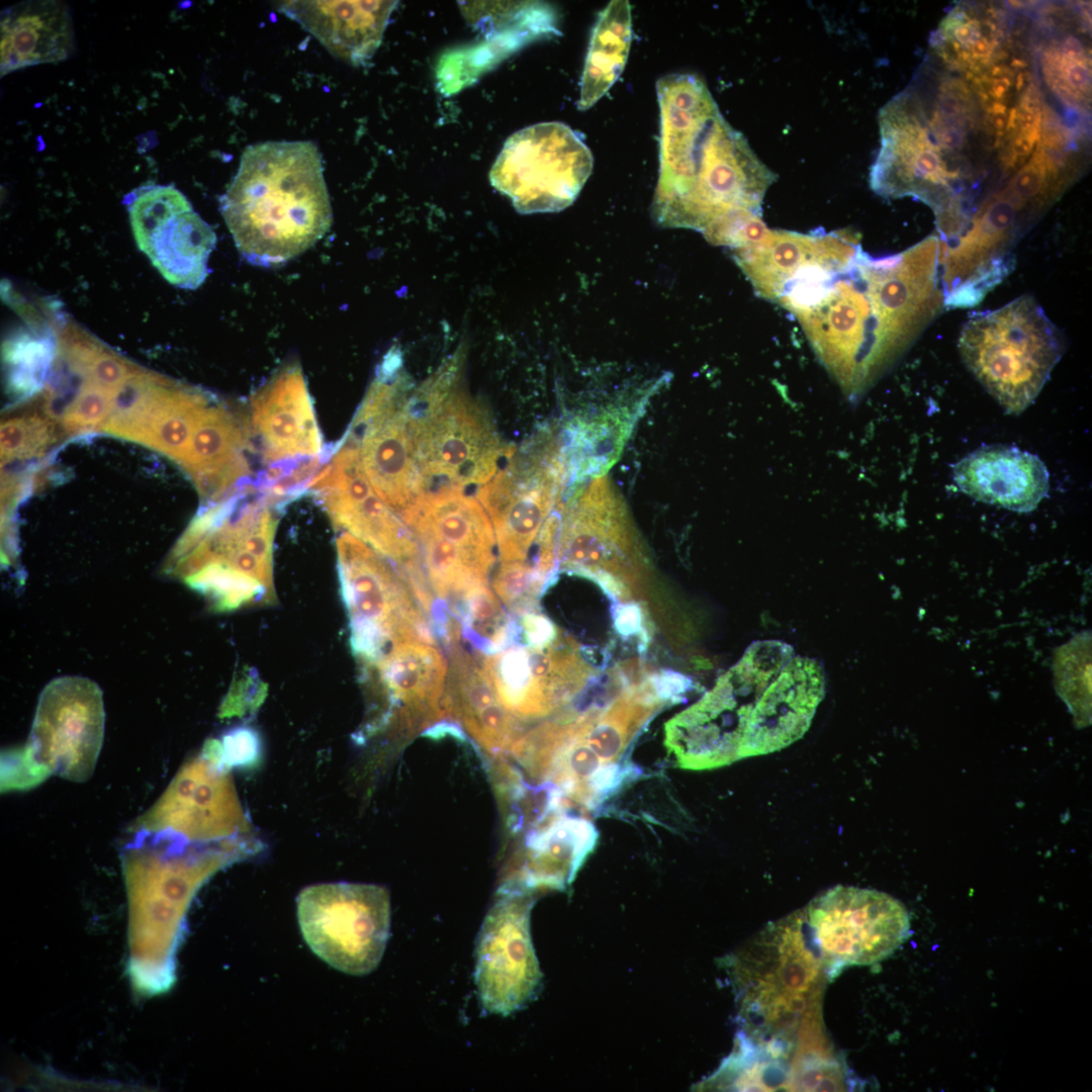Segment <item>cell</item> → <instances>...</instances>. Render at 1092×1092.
I'll return each mask as SVG.
<instances>
[{"label":"cell","mask_w":1092,"mask_h":1092,"mask_svg":"<svg viewBox=\"0 0 1092 1092\" xmlns=\"http://www.w3.org/2000/svg\"><path fill=\"white\" fill-rule=\"evenodd\" d=\"M772 302L796 317L829 375L857 399L944 306L939 241L929 236L875 258L857 234L834 231Z\"/></svg>","instance_id":"1"},{"label":"cell","mask_w":1092,"mask_h":1092,"mask_svg":"<svg viewBox=\"0 0 1092 1092\" xmlns=\"http://www.w3.org/2000/svg\"><path fill=\"white\" fill-rule=\"evenodd\" d=\"M656 93L661 130L652 217L662 228L690 229L731 249L762 216L775 175L724 119L699 77L666 75Z\"/></svg>","instance_id":"2"},{"label":"cell","mask_w":1092,"mask_h":1092,"mask_svg":"<svg viewBox=\"0 0 1092 1092\" xmlns=\"http://www.w3.org/2000/svg\"><path fill=\"white\" fill-rule=\"evenodd\" d=\"M220 210L249 263L274 268L301 255L333 221L317 146L310 141L249 146L220 198Z\"/></svg>","instance_id":"3"},{"label":"cell","mask_w":1092,"mask_h":1092,"mask_svg":"<svg viewBox=\"0 0 1092 1092\" xmlns=\"http://www.w3.org/2000/svg\"><path fill=\"white\" fill-rule=\"evenodd\" d=\"M959 350L968 369L1010 414L1038 395L1064 353V341L1037 301L1022 295L1002 307L972 315Z\"/></svg>","instance_id":"4"},{"label":"cell","mask_w":1092,"mask_h":1092,"mask_svg":"<svg viewBox=\"0 0 1092 1092\" xmlns=\"http://www.w3.org/2000/svg\"><path fill=\"white\" fill-rule=\"evenodd\" d=\"M451 368L411 394L410 423L424 491L463 489L488 482L500 459L513 454L504 446L484 408L460 388Z\"/></svg>","instance_id":"5"},{"label":"cell","mask_w":1092,"mask_h":1092,"mask_svg":"<svg viewBox=\"0 0 1092 1092\" xmlns=\"http://www.w3.org/2000/svg\"><path fill=\"white\" fill-rule=\"evenodd\" d=\"M793 656L783 641L753 642L711 691L668 721L664 743L676 764L703 770L739 760L757 701Z\"/></svg>","instance_id":"6"},{"label":"cell","mask_w":1092,"mask_h":1092,"mask_svg":"<svg viewBox=\"0 0 1092 1092\" xmlns=\"http://www.w3.org/2000/svg\"><path fill=\"white\" fill-rule=\"evenodd\" d=\"M663 703L647 679L604 708L560 717L549 741L548 771L569 796L601 803L629 778L620 759L632 738Z\"/></svg>","instance_id":"7"},{"label":"cell","mask_w":1092,"mask_h":1092,"mask_svg":"<svg viewBox=\"0 0 1092 1092\" xmlns=\"http://www.w3.org/2000/svg\"><path fill=\"white\" fill-rule=\"evenodd\" d=\"M337 553L351 645L362 665L376 663L401 641L435 644L427 612L386 557L346 531L337 539Z\"/></svg>","instance_id":"8"},{"label":"cell","mask_w":1092,"mask_h":1092,"mask_svg":"<svg viewBox=\"0 0 1092 1092\" xmlns=\"http://www.w3.org/2000/svg\"><path fill=\"white\" fill-rule=\"evenodd\" d=\"M804 934L800 911L768 927L762 935L768 960L758 961L749 971L744 1008L758 1020L759 1044L785 1053V1045L797 1046L821 1032L818 1001L823 963L811 950Z\"/></svg>","instance_id":"9"},{"label":"cell","mask_w":1092,"mask_h":1092,"mask_svg":"<svg viewBox=\"0 0 1092 1092\" xmlns=\"http://www.w3.org/2000/svg\"><path fill=\"white\" fill-rule=\"evenodd\" d=\"M412 384L392 347L346 435L374 491L400 518L424 491L410 423Z\"/></svg>","instance_id":"10"},{"label":"cell","mask_w":1092,"mask_h":1092,"mask_svg":"<svg viewBox=\"0 0 1092 1092\" xmlns=\"http://www.w3.org/2000/svg\"><path fill=\"white\" fill-rule=\"evenodd\" d=\"M433 645L401 641L376 663L362 665L369 711L356 741L379 738L397 746L447 718V665Z\"/></svg>","instance_id":"11"},{"label":"cell","mask_w":1092,"mask_h":1092,"mask_svg":"<svg viewBox=\"0 0 1092 1092\" xmlns=\"http://www.w3.org/2000/svg\"><path fill=\"white\" fill-rule=\"evenodd\" d=\"M304 940L331 967L366 975L380 963L390 930V898L381 886L325 883L297 897Z\"/></svg>","instance_id":"12"},{"label":"cell","mask_w":1092,"mask_h":1092,"mask_svg":"<svg viewBox=\"0 0 1092 1092\" xmlns=\"http://www.w3.org/2000/svg\"><path fill=\"white\" fill-rule=\"evenodd\" d=\"M593 167V154L580 135L563 122L551 121L513 133L489 178L520 213L556 212L573 203Z\"/></svg>","instance_id":"13"},{"label":"cell","mask_w":1092,"mask_h":1092,"mask_svg":"<svg viewBox=\"0 0 1092 1092\" xmlns=\"http://www.w3.org/2000/svg\"><path fill=\"white\" fill-rule=\"evenodd\" d=\"M800 912L830 978L845 967L870 966L887 959L910 935L906 907L874 889L835 886Z\"/></svg>","instance_id":"14"},{"label":"cell","mask_w":1092,"mask_h":1092,"mask_svg":"<svg viewBox=\"0 0 1092 1092\" xmlns=\"http://www.w3.org/2000/svg\"><path fill=\"white\" fill-rule=\"evenodd\" d=\"M510 457L476 494L490 517L503 562L527 559L565 488L560 445L551 434H542Z\"/></svg>","instance_id":"15"},{"label":"cell","mask_w":1092,"mask_h":1092,"mask_svg":"<svg viewBox=\"0 0 1092 1092\" xmlns=\"http://www.w3.org/2000/svg\"><path fill=\"white\" fill-rule=\"evenodd\" d=\"M567 499L557 543L559 568L589 579L609 574L633 590L646 556L621 495L601 476Z\"/></svg>","instance_id":"16"},{"label":"cell","mask_w":1092,"mask_h":1092,"mask_svg":"<svg viewBox=\"0 0 1092 1092\" xmlns=\"http://www.w3.org/2000/svg\"><path fill=\"white\" fill-rule=\"evenodd\" d=\"M103 731L98 686L79 676L61 677L42 691L28 743L21 751L41 782L52 774L83 782L94 770Z\"/></svg>","instance_id":"17"},{"label":"cell","mask_w":1092,"mask_h":1092,"mask_svg":"<svg viewBox=\"0 0 1092 1092\" xmlns=\"http://www.w3.org/2000/svg\"><path fill=\"white\" fill-rule=\"evenodd\" d=\"M133 830L168 831L195 844L256 837L230 771L202 751L185 762Z\"/></svg>","instance_id":"18"},{"label":"cell","mask_w":1092,"mask_h":1092,"mask_svg":"<svg viewBox=\"0 0 1092 1092\" xmlns=\"http://www.w3.org/2000/svg\"><path fill=\"white\" fill-rule=\"evenodd\" d=\"M309 483L334 525L362 540L403 572L423 570L418 541L374 491L357 446L344 438Z\"/></svg>","instance_id":"19"},{"label":"cell","mask_w":1092,"mask_h":1092,"mask_svg":"<svg viewBox=\"0 0 1092 1092\" xmlns=\"http://www.w3.org/2000/svg\"><path fill=\"white\" fill-rule=\"evenodd\" d=\"M530 891L500 886L476 943L475 983L484 1009L510 1015L538 990L542 974L530 935Z\"/></svg>","instance_id":"20"},{"label":"cell","mask_w":1092,"mask_h":1092,"mask_svg":"<svg viewBox=\"0 0 1092 1092\" xmlns=\"http://www.w3.org/2000/svg\"><path fill=\"white\" fill-rule=\"evenodd\" d=\"M577 650L560 635L542 646L511 643L482 666L500 704L523 722L549 716L580 694L590 667Z\"/></svg>","instance_id":"21"},{"label":"cell","mask_w":1092,"mask_h":1092,"mask_svg":"<svg viewBox=\"0 0 1092 1092\" xmlns=\"http://www.w3.org/2000/svg\"><path fill=\"white\" fill-rule=\"evenodd\" d=\"M400 519L420 542L429 569L488 578L494 564L495 538L478 500L457 488L427 490Z\"/></svg>","instance_id":"22"},{"label":"cell","mask_w":1092,"mask_h":1092,"mask_svg":"<svg viewBox=\"0 0 1092 1092\" xmlns=\"http://www.w3.org/2000/svg\"><path fill=\"white\" fill-rule=\"evenodd\" d=\"M824 695L821 663L794 655L757 701L739 748V759L772 753L800 739Z\"/></svg>","instance_id":"23"},{"label":"cell","mask_w":1092,"mask_h":1092,"mask_svg":"<svg viewBox=\"0 0 1092 1092\" xmlns=\"http://www.w3.org/2000/svg\"><path fill=\"white\" fill-rule=\"evenodd\" d=\"M566 808L555 809L529 826L510 857L502 886L530 891L563 889L571 883L599 835L588 819Z\"/></svg>","instance_id":"24"},{"label":"cell","mask_w":1092,"mask_h":1092,"mask_svg":"<svg viewBox=\"0 0 1092 1092\" xmlns=\"http://www.w3.org/2000/svg\"><path fill=\"white\" fill-rule=\"evenodd\" d=\"M251 422L268 465L322 456L323 441L299 363L285 365L255 392Z\"/></svg>","instance_id":"25"},{"label":"cell","mask_w":1092,"mask_h":1092,"mask_svg":"<svg viewBox=\"0 0 1092 1092\" xmlns=\"http://www.w3.org/2000/svg\"><path fill=\"white\" fill-rule=\"evenodd\" d=\"M952 475L969 496L1019 513L1034 510L1049 491L1044 463L1015 446H982L957 462Z\"/></svg>","instance_id":"26"},{"label":"cell","mask_w":1092,"mask_h":1092,"mask_svg":"<svg viewBox=\"0 0 1092 1092\" xmlns=\"http://www.w3.org/2000/svg\"><path fill=\"white\" fill-rule=\"evenodd\" d=\"M451 664L446 684V713L491 757L507 755L525 734L523 722L498 701L482 665L449 642Z\"/></svg>","instance_id":"27"},{"label":"cell","mask_w":1092,"mask_h":1092,"mask_svg":"<svg viewBox=\"0 0 1092 1092\" xmlns=\"http://www.w3.org/2000/svg\"><path fill=\"white\" fill-rule=\"evenodd\" d=\"M249 436V423L224 405L209 404L203 412L180 463L204 498L213 502L230 495L249 480L244 456Z\"/></svg>","instance_id":"28"},{"label":"cell","mask_w":1092,"mask_h":1092,"mask_svg":"<svg viewBox=\"0 0 1092 1092\" xmlns=\"http://www.w3.org/2000/svg\"><path fill=\"white\" fill-rule=\"evenodd\" d=\"M395 6L394 1H284L279 10L333 56L361 65L379 47Z\"/></svg>","instance_id":"29"},{"label":"cell","mask_w":1092,"mask_h":1092,"mask_svg":"<svg viewBox=\"0 0 1092 1092\" xmlns=\"http://www.w3.org/2000/svg\"><path fill=\"white\" fill-rule=\"evenodd\" d=\"M74 48L71 13L60 1H24L1 13V77L26 67L65 61Z\"/></svg>","instance_id":"30"},{"label":"cell","mask_w":1092,"mask_h":1092,"mask_svg":"<svg viewBox=\"0 0 1092 1092\" xmlns=\"http://www.w3.org/2000/svg\"><path fill=\"white\" fill-rule=\"evenodd\" d=\"M654 387L631 403L610 404L596 416L579 418L565 429L560 456L565 474V496L589 478L604 476L614 464Z\"/></svg>","instance_id":"31"},{"label":"cell","mask_w":1092,"mask_h":1092,"mask_svg":"<svg viewBox=\"0 0 1092 1092\" xmlns=\"http://www.w3.org/2000/svg\"><path fill=\"white\" fill-rule=\"evenodd\" d=\"M215 243L211 226L191 209L172 217L136 246L168 282L196 289L208 275Z\"/></svg>","instance_id":"32"},{"label":"cell","mask_w":1092,"mask_h":1092,"mask_svg":"<svg viewBox=\"0 0 1092 1092\" xmlns=\"http://www.w3.org/2000/svg\"><path fill=\"white\" fill-rule=\"evenodd\" d=\"M632 41L631 5L613 0L594 26L580 82L579 110L594 106L622 74Z\"/></svg>","instance_id":"33"},{"label":"cell","mask_w":1092,"mask_h":1092,"mask_svg":"<svg viewBox=\"0 0 1092 1092\" xmlns=\"http://www.w3.org/2000/svg\"><path fill=\"white\" fill-rule=\"evenodd\" d=\"M209 404L205 392L168 379L152 408L140 443L181 462L194 428Z\"/></svg>","instance_id":"34"},{"label":"cell","mask_w":1092,"mask_h":1092,"mask_svg":"<svg viewBox=\"0 0 1092 1092\" xmlns=\"http://www.w3.org/2000/svg\"><path fill=\"white\" fill-rule=\"evenodd\" d=\"M58 338L46 324L28 323L7 337L2 345L6 389L17 399L37 393L58 356Z\"/></svg>","instance_id":"35"},{"label":"cell","mask_w":1092,"mask_h":1092,"mask_svg":"<svg viewBox=\"0 0 1092 1092\" xmlns=\"http://www.w3.org/2000/svg\"><path fill=\"white\" fill-rule=\"evenodd\" d=\"M457 603L460 636L486 655L502 650L518 637L519 626L510 621L487 585L470 590Z\"/></svg>","instance_id":"36"},{"label":"cell","mask_w":1092,"mask_h":1092,"mask_svg":"<svg viewBox=\"0 0 1092 1092\" xmlns=\"http://www.w3.org/2000/svg\"><path fill=\"white\" fill-rule=\"evenodd\" d=\"M1090 58L1082 41L1067 35L1051 42L1041 56L1044 79L1068 105L1087 108L1091 95Z\"/></svg>","instance_id":"37"},{"label":"cell","mask_w":1092,"mask_h":1092,"mask_svg":"<svg viewBox=\"0 0 1092 1092\" xmlns=\"http://www.w3.org/2000/svg\"><path fill=\"white\" fill-rule=\"evenodd\" d=\"M166 381L167 378L136 367L114 390L111 411L102 429L141 442L152 408Z\"/></svg>","instance_id":"38"},{"label":"cell","mask_w":1092,"mask_h":1092,"mask_svg":"<svg viewBox=\"0 0 1092 1092\" xmlns=\"http://www.w3.org/2000/svg\"><path fill=\"white\" fill-rule=\"evenodd\" d=\"M550 581L526 561L502 562L492 578V587L512 612L524 615L534 611L537 598Z\"/></svg>","instance_id":"39"},{"label":"cell","mask_w":1092,"mask_h":1092,"mask_svg":"<svg viewBox=\"0 0 1092 1092\" xmlns=\"http://www.w3.org/2000/svg\"><path fill=\"white\" fill-rule=\"evenodd\" d=\"M114 390L94 384L81 374L80 385L62 414L64 429L70 434L102 429L111 411Z\"/></svg>","instance_id":"40"},{"label":"cell","mask_w":1092,"mask_h":1092,"mask_svg":"<svg viewBox=\"0 0 1092 1092\" xmlns=\"http://www.w3.org/2000/svg\"><path fill=\"white\" fill-rule=\"evenodd\" d=\"M202 752L228 771L236 767L250 769L261 761L263 744L256 729L237 726L220 739L208 740Z\"/></svg>","instance_id":"41"},{"label":"cell","mask_w":1092,"mask_h":1092,"mask_svg":"<svg viewBox=\"0 0 1092 1092\" xmlns=\"http://www.w3.org/2000/svg\"><path fill=\"white\" fill-rule=\"evenodd\" d=\"M50 421L38 415L5 420L1 424V458L8 461L42 452L52 441Z\"/></svg>","instance_id":"42"},{"label":"cell","mask_w":1092,"mask_h":1092,"mask_svg":"<svg viewBox=\"0 0 1092 1092\" xmlns=\"http://www.w3.org/2000/svg\"><path fill=\"white\" fill-rule=\"evenodd\" d=\"M614 628L625 638L638 635L644 646L647 644V630L644 628V614L639 604L628 602L617 604L612 611Z\"/></svg>","instance_id":"43"},{"label":"cell","mask_w":1092,"mask_h":1092,"mask_svg":"<svg viewBox=\"0 0 1092 1092\" xmlns=\"http://www.w3.org/2000/svg\"><path fill=\"white\" fill-rule=\"evenodd\" d=\"M648 680L663 704L678 702L692 687V681L688 676L673 670H662L650 675Z\"/></svg>","instance_id":"44"},{"label":"cell","mask_w":1092,"mask_h":1092,"mask_svg":"<svg viewBox=\"0 0 1092 1092\" xmlns=\"http://www.w3.org/2000/svg\"><path fill=\"white\" fill-rule=\"evenodd\" d=\"M521 617L520 633L529 645H547L559 636L557 628L545 616L533 611Z\"/></svg>","instance_id":"45"}]
</instances>
